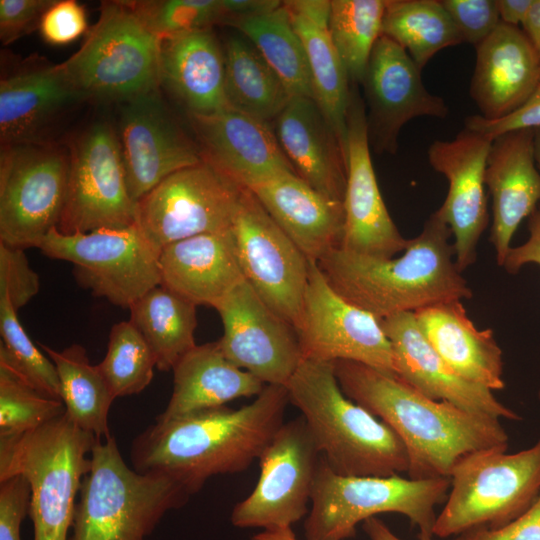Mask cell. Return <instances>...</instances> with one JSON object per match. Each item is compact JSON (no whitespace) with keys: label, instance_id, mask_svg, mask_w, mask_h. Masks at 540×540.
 Here are the masks:
<instances>
[{"label":"cell","instance_id":"obj_9","mask_svg":"<svg viewBox=\"0 0 540 540\" xmlns=\"http://www.w3.org/2000/svg\"><path fill=\"white\" fill-rule=\"evenodd\" d=\"M160 52L161 39L127 1H108L82 46L59 66L83 100L126 102L157 91Z\"/></svg>","mask_w":540,"mask_h":540},{"label":"cell","instance_id":"obj_53","mask_svg":"<svg viewBox=\"0 0 540 540\" xmlns=\"http://www.w3.org/2000/svg\"><path fill=\"white\" fill-rule=\"evenodd\" d=\"M362 528L370 540H402L379 518L371 517L362 523ZM419 540H433L432 538H419ZM451 540H466V534H461Z\"/></svg>","mask_w":540,"mask_h":540},{"label":"cell","instance_id":"obj_55","mask_svg":"<svg viewBox=\"0 0 540 540\" xmlns=\"http://www.w3.org/2000/svg\"><path fill=\"white\" fill-rule=\"evenodd\" d=\"M251 540H298L292 528L262 530Z\"/></svg>","mask_w":540,"mask_h":540},{"label":"cell","instance_id":"obj_10","mask_svg":"<svg viewBox=\"0 0 540 540\" xmlns=\"http://www.w3.org/2000/svg\"><path fill=\"white\" fill-rule=\"evenodd\" d=\"M69 169L70 153L52 142L1 147L0 243L40 247L58 225Z\"/></svg>","mask_w":540,"mask_h":540},{"label":"cell","instance_id":"obj_37","mask_svg":"<svg viewBox=\"0 0 540 540\" xmlns=\"http://www.w3.org/2000/svg\"><path fill=\"white\" fill-rule=\"evenodd\" d=\"M230 26L255 46L291 97L315 99L305 49L283 1L272 10L235 20Z\"/></svg>","mask_w":540,"mask_h":540},{"label":"cell","instance_id":"obj_7","mask_svg":"<svg viewBox=\"0 0 540 540\" xmlns=\"http://www.w3.org/2000/svg\"><path fill=\"white\" fill-rule=\"evenodd\" d=\"M450 478L415 480L399 475L343 476L323 457L317 467L311 509L304 522L306 540H346L359 523L381 513L406 516L418 538H433L437 505L445 503Z\"/></svg>","mask_w":540,"mask_h":540},{"label":"cell","instance_id":"obj_5","mask_svg":"<svg viewBox=\"0 0 540 540\" xmlns=\"http://www.w3.org/2000/svg\"><path fill=\"white\" fill-rule=\"evenodd\" d=\"M98 440L66 413L30 431L0 435V481L14 475L28 481L33 540H68L76 496L91 466L88 455Z\"/></svg>","mask_w":540,"mask_h":540},{"label":"cell","instance_id":"obj_41","mask_svg":"<svg viewBox=\"0 0 540 540\" xmlns=\"http://www.w3.org/2000/svg\"><path fill=\"white\" fill-rule=\"evenodd\" d=\"M65 413L61 399L39 391L0 359V435L39 428Z\"/></svg>","mask_w":540,"mask_h":540},{"label":"cell","instance_id":"obj_20","mask_svg":"<svg viewBox=\"0 0 540 540\" xmlns=\"http://www.w3.org/2000/svg\"><path fill=\"white\" fill-rule=\"evenodd\" d=\"M493 138L464 128L452 140H436L428 148L431 167L449 183L446 198L435 211L451 230L455 262L462 272L477 256L488 225L484 191L487 158Z\"/></svg>","mask_w":540,"mask_h":540},{"label":"cell","instance_id":"obj_47","mask_svg":"<svg viewBox=\"0 0 540 540\" xmlns=\"http://www.w3.org/2000/svg\"><path fill=\"white\" fill-rule=\"evenodd\" d=\"M31 490L26 478L14 475L0 481V540H22L21 525L29 515Z\"/></svg>","mask_w":540,"mask_h":540},{"label":"cell","instance_id":"obj_52","mask_svg":"<svg viewBox=\"0 0 540 540\" xmlns=\"http://www.w3.org/2000/svg\"><path fill=\"white\" fill-rule=\"evenodd\" d=\"M500 21L519 27L522 26L533 0H496Z\"/></svg>","mask_w":540,"mask_h":540},{"label":"cell","instance_id":"obj_8","mask_svg":"<svg viewBox=\"0 0 540 540\" xmlns=\"http://www.w3.org/2000/svg\"><path fill=\"white\" fill-rule=\"evenodd\" d=\"M495 447L462 456L450 473L451 486L433 534L459 536L499 529L525 513L540 496V438L507 454Z\"/></svg>","mask_w":540,"mask_h":540},{"label":"cell","instance_id":"obj_31","mask_svg":"<svg viewBox=\"0 0 540 540\" xmlns=\"http://www.w3.org/2000/svg\"><path fill=\"white\" fill-rule=\"evenodd\" d=\"M160 79L189 114H209L227 107L223 47L211 28L162 39Z\"/></svg>","mask_w":540,"mask_h":540},{"label":"cell","instance_id":"obj_2","mask_svg":"<svg viewBox=\"0 0 540 540\" xmlns=\"http://www.w3.org/2000/svg\"><path fill=\"white\" fill-rule=\"evenodd\" d=\"M332 364L343 393L401 439L411 479L449 478L462 456L508 447L500 419L432 400L399 377L359 362L337 360Z\"/></svg>","mask_w":540,"mask_h":540},{"label":"cell","instance_id":"obj_36","mask_svg":"<svg viewBox=\"0 0 540 540\" xmlns=\"http://www.w3.org/2000/svg\"><path fill=\"white\" fill-rule=\"evenodd\" d=\"M40 347L53 361L66 415L79 428L99 439L110 437L108 414L116 399L97 365H92L80 344L57 351L42 343Z\"/></svg>","mask_w":540,"mask_h":540},{"label":"cell","instance_id":"obj_49","mask_svg":"<svg viewBox=\"0 0 540 540\" xmlns=\"http://www.w3.org/2000/svg\"><path fill=\"white\" fill-rule=\"evenodd\" d=\"M465 128L495 138L504 133L540 128V84L528 100L511 114L496 120L481 115L468 116Z\"/></svg>","mask_w":540,"mask_h":540},{"label":"cell","instance_id":"obj_6","mask_svg":"<svg viewBox=\"0 0 540 540\" xmlns=\"http://www.w3.org/2000/svg\"><path fill=\"white\" fill-rule=\"evenodd\" d=\"M90 459L70 540H144L191 496L170 476L130 468L112 436L97 441Z\"/></svg>","mask_w":540,"mask_h":540},{"label":"cell","instance_id":"obj_1","mask_svg":"<svg viewBox=\"0 0 540 540\" xmlns=\"http://www.w3.org/2000/svg\"><path fill=\"white\" fill-rule=\"evenodd\" d=\"M288 403L285 386L266 385L239 409L223 405L155 420L131 444L133 468L170 476L193 495L211 476L242 472L258 459L284 423Z\"/></svg>","mask_w":540,"mask_h":540},{"label":"cell","instance_id":"obj_51","mask_svg":"<svg viewBox=\"0 0 540 540\" xmlns=\"http://www.w3.org/2000/svg\"><path fill=\"white\" fill-rule=\"evenodd\" d=\"M528 240L520 246L511 247L503 267L509 273H516L526 264L540 266V208H536L528 217Z\"/></svg>","mask_w":540,"mask_h":540},{"label":"cell","instance_id":"obj_43","mask_svg":"<svg viewBox=\"0 0 540 540\" xmlns=\"http://www.w3.org/2000/svg\"><path fill=\"white\" fill-rule=\"evenodd\" d=\"M145 26L161 40L179 33L224 24L222 0L127 1Z\"/></svg>","mask_w":540,"mask_h":540},{"label":"cell","instance_id":"obj_32","mask_svg":"<svg viewBox=\"0 0 540 540\" xmlns=\"http://www.w3.org/2000/svg\"><path fill=\"white\" fill-rule=\"evenodd\" d=\"M172 371V394L156 421L223 406L240 397L258 396L266 386L229 361L218 341L196 345L177 361Z\"/></svg>","mask_w":540,"mask_h":540},{"label":"cell","instance_id":"obj_33","mask_svg":"<svg viewBox=\"0 0 540 540\" xmlns=\"http://www.w3.org/2000/svg\"><path fill=\"white\" fill-rule=\"evenodd\" d=\"M307 56L315 101L347 149L351 82L329 32V0L283 1Z\"/></svg>","mask_w":540,"mask_h":540},{"label":"cell","instance_id":"obj_50","mask_svg":"<svg viewBox=\"0 0 540 540\" xmlns=\"http://www.w3.org/2000/svg\"><path fill=\"white\" fill-rule=\"evenodd\" d=\"M465 534L466 540H540V496L525 513L506 526Z\"/></svg>","mask_w":540,"mask_h":540},{"label":"cell","instance_id":"obj_39","mask_svg":"<svg viewBox=\"0 0 540 540\" xmlns=\"http://www.w3.org/2000/svg\"><path fill=\"white\" fill-rule=\"evenodd\" d=\"M386 0H330L329 32L351 84L361 85L382 35Z\"/></svg>","mask_w":540,"mask_h":540},{"label":"cell","instance_id":"obj_16","mask_svg":"<svg viewBox=\"0 0 540 540\" xmlns=\"http://www.w3.org/2000/svg\"><path fill=\"white\" fill-rule=\"evenodd\" d=\"M296 331L305 359L350 360L396 376L393 350L381 321L340 296L311 261Z\"/></svg>","mask_w":540,"mask_h":540},{"label":"cell","instance_id":"obj_14","mask_svg":"<svg viewBox=\"0 0 540 540\" xmlns=\"http://www.w3.org/2000/svg\"><path fill=\"white\" fill-rule=\"evenodd\" d=\"M321 454L302 416L284 422L261 453L253 491L237 503V528H292L308 514Z\"/></svg>","mask_w":540,"mask_h":540},{"label":"cell","instance_id":"obj_48","mask_svg":"<svg viewBox=\"0 0 540 540\" xmlns=\"http://www.w3.org/2000/svg\"><path fill=\"white\" fill-rule=\"evenodd\" d=\"M54 0H1L0 39L9 45L39 29L41 18Z\"/></svg>","mask_w":540,"mask_h":540},{"label":"cell","instance_id":"obj_13","mask_svg":"<svg viewBox=\"0 0 540 540\" xmlns=\"http://www.w3.org/2000/svg\"><path fill=\"white\" fill-rule=\"evenodd\" d=\"M68 187L57 230L65 235L135 224L118 135L106 122L90 126L73 144Z\"/></svg>","mask_w":540,"mask_h":540},{"label":"cell","instance_id":"obj_27","mask_svg":"<svg viewBox=\"0 0 540 540\" xmlns=\"http://www.w3.org/2000/svg\"><path fill=\"white\" fill-rule=\"evenodd\" d=\"M247 189L309 261L317 263L341 247L343 202L324 196L295 173L278 174Z\"/></svg>","mask_w":540,"mask_h":540},{"label":"cell","instance_id":"obj_4","mask_svg":"<svg viewBox=\"0 0 540 540\" xmlns=\"http://www.w3.org/2000/svg\"><path fill=\"white\" fill-rule=\"evenodd\" d=\"M317 448L337 474L389 477L408 472L409 458L398 435L349 399L332 362L303 358L286 385Z\"/></svg>","mask_w":540,"mask_h":540},{"label":"cell","instance_id":"obj_54","mask_svg":"<svg viewBox=\"0 0 540 540\" xmlns=\"http://www.w3.org/2000/svg\"><path fill=\"white\" fill-rule=\"evenodd\" d=\"M522 30L540 57V0H533Z\"/></svg>","mask_w":540,"mask_h":540},{"label":"cell","instance_id":"obj_25","mask_svg":"<svg viewBox=\"0 0 540 540\" xmlns=\"http://www.w3.org/2000/svg\"><path fill=\"white\" fill-rule=\"evenodd\" d=\"M475 49L470 96L482 117L503 118L540 84V57L521 28L503 22Z\"/></svg>","mask_w":540,"mask_h":540},{"label":"cell","instance_id":"obj_29","mask_svg":"<svg viewBox=\"0 0 540 540\" xmlns=\"http://www.w3.org/2000/svg\"><path fill=\"white\" fill-rule=\"evenodd\" d=\"M434 351L464 379L493 390L505 388L503 353L491 329L476 328L461 300L414 312Z\"/></svg>","mask_w":540,"mask_h":540},{"label":"cell","instance_id":"obj_45","mask_svg":"<svg viewBox=\"0 0 540 540\" xmlns=\"http://www.w3.org/2000/svg\"><path fill=\"white\" fill-rule=\"evenodd\" d=\"M463 43L476 47L501 22L496 0H441Z\"/></svg>","mask_w":540,"mask_h":540},{"label":"cell","instance_id":"obj_23","mask_svg":"<svg viewBox=\"0 0 540 540\" xmlns=\"http://www.w3.org/2000/svg\"><path fill=\"white\" fill-rule=\"evenodd\" d=\"M390 341L396 376L436 401L451 403L471 413L519 421L521 416L494 396L492 391L458 375L432 348L413 312L381 319Z\"/></svg>","mask_w":540,"mask_h":540},{"label":"cell","instance_id":"obj_18","mask_svg":"<svg viewBox=\"0 0 540 540\" xmlns=\"http://www.w3.org/2000/svg\"><path fill=\"white\" fill-rule=\"evenodd\" d=\"M421 72L404 48L379 37L361 83L369 144L376 153L395 154L399 133L411 119L448 117V106L426 89Z\"/></svg>","mask_w":540,"mask_h":540},{"label":"cell","instance_id":"obj_40","mask_svg":"<svg viewBox=\"0 0 540 540\" xmlns=\"http://www.w3.org/2000/svg\"><path fill=\"white\" fill-rule=\"evenodd\" d=\"M97 366L118 398L142 392L153 378L156 360L143 336L128 320L113 325L105 357Z\"/></svg>","mask_w":540,"mask_h":540},{"label":"cell","instance_id":"obj_17","mask_svg":"<svg viewBox=\"0 0 540 540\" xmlns=\"http://www.w3.org/2000/svg\"><path fill=\"white\" fill-rule=\"evenodd\" d=\"M225 357L266 385L285 386L302 361L296 329L275 313L244 280L215 307Z\"/></svg>","mask_w":540,"mask_h":540},{"label":"cell","instance_id":"obj_34","mask_svg":"<svg viewBox=\"0 0 540 540\" xmlns=\"http://www.w3.org/2000/svg\"><path fill=\"white\" fill-rule=\"evenodd\" d=\"M223 53L227 106L273 127L291 98L280 78L242 34L228 37Z\"/></svg>","mask_w":540,"mask_h":540},{"label":"cell","instance_id":"obj_24","mask_svg":"<svg viewBox=\"0 0 540 540\" xmlns=\"http://www.w3.org/2000/svg\"><path fill=\"white\" fill-rule=\"evenodd\" d=\"M536 129L515 130L493 139L485 170L492 196L490 241L503 266L519 224L540 202V172L535 160Z\"/></svg>","mask_w":540,"mask_h":540},{"label":"cell","instance_id":"obj_21","mask_svg":"<svg viewBox=\"0 0 540 540\" xmlns=\"http://www.w3.org/2000/svg\"><path fill=\"white\" fill-rule=\"evenodd\" d=\"M118 140L136 203L174 172L202 162L200 149L174 122L157 91L124 102Z\"/></svg>","mask_w":540,"mask_h":540},{"label":"cell","instance_id":"obj_28","mask_svg":"<svg viewBox=\"0 0 540 540\" xmlns=\"http://www.w3.org/2000/svg\"><path fill=\"white\" fill-rule=\"evenodd\" d=\"M159 266L161 285L196 306L215 307L245 280L231 228L167 245Z\"/></svg>","mask_w":540,"mask_h":540},{"label":"cell","instance_id":"obj_57","mask_svg":"<svg viewBox=\"0 0 540 540\" xmlns=\"http://www.w3.org/2000/svg\"><path fill=\"white\" fill-rule=\"evenodd\" d=\"M538 399H539V401H540V388H539V390H538Z\"/></svg>","mask_w":540,"mask_h":540},{"label":"cell","instance_id":"obj_46","mask_svg":"<svg viewBox=\"0 0 540 540\" xmlns=\"http://www.w3.org/2000/svg\"><path fill=\"white\" fill-rule=\"evenodd\" d=\"M87 27L86 11L80 3L54 0L41 18L39 31L47 43L66 45L82 36Z\"/></svg>","mask_w":540,"mask_h":540},{"label":"cell","instance_id":"obj_26","mask_svg":"<svg viewBox=\"0 0 540 540\" xmlns=\"http://www.w3.org/2000/svg\"><path fill=\"white\" fill-rule=\"evenodd\" d=\"M273 130L296 174L324 196L343 202L347 149L315 99L292 96Z\"/></svg>","mask_w":540,"mask_h":540},{"label":"cell","instance_id":"obj_30","mask_svg":"<svg viewBox=\"0 0 540 540\" xmlns=\"http://www.w3.org/2000/svg\"><path fill=\"white\" fill-rule=\"evenodd\" d=\"M83 100L58 65L23 70L1 79L2 146L46 142V131Z\"/></svg>","mask_w":540,"mask_h":540},{"label":"cell","instance_id":"obj_11","mask_svg":"<svg viewBox=\"0 0 540 540\" xmlns=\"http://www.w3.org/2000/svg\"><path fill=\"white\" fill-rule=\"evenodd\" d=\"M39 249L73 264L76 281L93 295L129 309L161 284L159 254L134 224L65 235L53 228Z\"/></svg>","mask_w":540,"mask_h":540},{"label":"cell","instance_id":"obj_56","mask_svg":"<svg viewBox=\"0 0 540 540\" xmlns=\"http://www.w3.org/2000/svg\"><path fill=\"white\" fill-rule=\"evenodd\" d=\"M535 160L536 164L540 170V128L536 129L535 137Z\"/></svg>","mask_w":540,"mask_h":540},{"label":"cell","instance_id":"obj_12","mask_svg":"<svg viewBox=\"0 0 540 540\" xmlns=\"http://www.w3.org/2000/svg\"><path fill=\"white\" fill-rule=\"evenodd\" d=\"M243 189L202 160L174 172L141 198L135 225L160 254L171 243L230 229Z\"/></svg>","mask_w":540,"mask_h":540},{"label":"cell","instance_id":"obj_35","mask_svg":"<svg viewBox=\"0 0 540 540\" xmlns=\"http://www.w3.org/2000/svg\"><path fill=\"white\" fill-rule=\"evenodd\" d=\"M129 311V321L150 347L160 371L172 370L196 346V305L161 284L135 301Z\"/></svg>","mask_w":540,"mask_h":540},{"label":"cell","instance_id":"obj_3","mask_svg":"<svg viewBox=\"0 0 540 540\" xmlns=\"http://www.w3.org/2000/svg\"><path fill=\"white\" fill-rule=\"evenodd\" d=\"M451 237L448 225L434 212L397 258L335 248L317 265L340 296L381 320L472 297L455 262Z\"/></svg>","mask_w":540,"mask_h":540},{"label":"cell","instance_id":"obj_38","mask_svg":"<svg viewBox=\"0 0 540 540\" xmlns=\"http://www.w3.org/2000/svg\"><path fill=\"white\" fill-rule=\"evenodd\" d=\"M382 35L404 48L421 70L439 51L463 43L438 0H386Z\"/></svg>","mask_w":540,"mask_h":540},{"label":"cell","instance_id":"obj_19","mask_svg":"<svg viewBox=\"0 0 540 540\" xmlns=\"http://www.w3.org/2000/svg\"><path fill=\"white\" fill-rule=\"evenodd\" d=\"M347 183L344 196V250L378 258H392L409 244L393 222L371 160L364 100L351 85L346 118Z\"/></svg>","mask_w":540,"mask_h":540},{"label":"cell","instance_id":"obj_44","mask_svg":"<svg viewBox=\"0 0 540 540\" xmlns=\"http://www.w3.org/2000/svg\"><path fill=\"white\" fill-rule=\"evenodd\" d=\"M38 274L30 267L24 249L0 243V293L18 312L39 291Z\"/></svg>","mask_w":540,"mask_h":540},{"label":"cell","instance_id":"obj_42","mask_svg":"<svg viewBox=\"0 0 540 540\" xmlns=\"http://www.w3.org/2000/svg\"><path fill=\"white\" fill-rule=\"evenodd\" d=\"M0 333V359L39 391L61 399L60 382L53 361L32 342L17 317V311L3 293H0Z\"/></svg>","mask_w":540,"mask_h":540},{"label":"cell","instance_id":"obj_15","mask_svg":"<svg viewBox=\"0 0 540 540\" xmlns=\"http://www.w3.org/2000/svg\"><path fill=\"white\" fill-rule=\"evenodd\" d=\"M231 230L245 280L297 329L310 261L247 188L242 191Z\"/></svg>","mask_w":540,"mask_h":540},{"label":"cell","instance_id":"obj_22","mask_svg":"<svg viewBox=\"0 0 540 540\" xmlns=\"http://www.w3.org/2000/svg\"><path fill=\"white\" fill-rule=\"evenodd\" d=\"M202 160L243 188L282 173H295L273 127L230 107L189 114Z\"/></svg>","mask_w":540,"mask_h":540}]
</instances>
